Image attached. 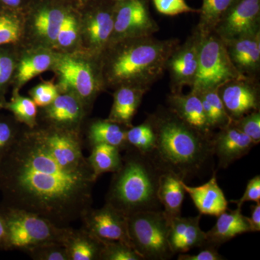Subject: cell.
I'll return each mask as SVG.
<instances>
[{"label":"cell","instance_id":"cell-28","mask_svg":"<svg viewBox=\"0 0 260 260\" xmlns=\"http://www.w3.org/2000/svg\"><path fill=\"white\" fill-rule=\"evenodd\" d=\"M67 14L58 9H46L39 12L35 18L38 34L50 42H56L58 32Z\"/></svg>","mask_w":260,"mask_h":260},{"label":"cell","instance_id":"cell-21","mask_svg":"<svg viewBox=\"0 0 260 260\" xmlns=\"http://www.w3.org/2000/svg\"><path fill=\"white\" fill-rule=\"evenodd\" d=\"M82 115L81 103L78 98L70 94L58 95L46 109V116L53 125L64 129H74L73 126L79 123Z\"/></svg>","mask_w":260,"mask_h":260},{"label":"cell","instance_id":"cell-20","mask_svg":"<svg viewBox=\"0 0 260 260\" xmlns=\"http://www.w3.org/2000/svg\"><path fill=\"white\" fill-rule=\"evenodd\" d=\"M182 179L170 172H162L159 179L158 198L169 222L180 216L186 191L182 186Z\"/></svg>","mask_w":260,"mask_h":260},{"label":"cell","instance_id":"cell-27","mask_svg":"<svg viewBox=\"0 0 260 260\" xmlns=\"http://www.w3.org/2000/svg\"><path fill=\"white\" fill-rule=\"evenodd\" d=\"M234 0H203L198 28L203 35L214 32L217 24Z\"/></svg>","mask_w":260,"mask_h":260},{"label":"cell","instance_id":"cell-40","mask_svg":"<svg viewBox=\"0 0 260 260\" xmlns=\"http://www.w3.org/2000/svg\"><path fill=\"white\" fill-rule=\"evenodd\" d=\"M18 135L15 126L11 122L0 119V162L11 148Z\"/></svg>","mask_w":260,"mask_h":260},{"label":"cell","instance_id":"cell-16","mask_svg":"<svg viewBox=\"0 0 260 260\" xmlns=\"http://www.w3.org/2000/svg\"><path fill=\"white\" fill-rule=\"evenodd\" d=\"M168 103L169 109L184 122L205 136L213 137V130L208 124L201 99L198 93L191 91L186 95L172 93Z\"/></svg>","mask_w":260,"mask_h":260},{"label":"cell","instance_id":"cell-32","mask_svg":"<svg viewBox=\"0 0 260 260\" xmlns=\"http://www.w3.org/2000/svg\"><path fill=\"white\" fill-rule=\"evenodd\" d=\"M100 260H144L133 246L121 242H102Z\"/></svg>","mask_w":260,"mask_h":260},{"label":"cell","instance_id":"cell-45","mask_svg":"<svg viewBox=\"0 0 260 260\" xmlns=\"http://www.w3.org/2000/svg\"><path fill=\"white\" fill-rule=\"evenodd\" d=\"M0 250H10L6 225L1 213H0Z\"/></svg>","mask_w":260,"mask_h":260},{"label":"cell","instance_id":"cell-41","mask_svg":"<svg viewBox=\"0 0 260 260\" xmlns=\"http://www.w3.org/2000/svg\"><path fill=\"white\" fill-rule=\"evenodd\" d=\"M230 202L235 203L239 208H242L246 202H260V176L256 175L248 181L245 191L240 199L231 200Z\"/></svg>","mask_w":260,"mask_h":260},{"label":"cell","instance_id":"cell-11","mask_svg":"<svg viewBox=\"0 0 260 260\" xmlns=\"http://www.w3.org/2000/svg\"><path fill=\"white\" fill-rule=\"evenodd\" d=\"M83 228L102 242H121L132 246L127 229V217L112 205L90 208L81 218Z\"/></svg>","mask_w":260,"mask_h":260},{"label":"cell","instance_id":"cell-14","mask_svg":"<svg viewBox=\"0 0 260 260\" xmlns=\"http://www.w3.org/2000/svg\"><path fill=\"white\" fill-rule=\"evenodd\" d=\"M223 42L237 71L253 80L260 68V31Z\"/></svg>","mask_w":260,"mask_h":260},{"label":"cell","instance_id":"cell-19","mask_svg":"<svg viewBox=\"0 0 260 260\" xmlns=\"http://www.w3.org/2000/svg\"><path fill=\"white\" fill-rule=\"evenodd\" d=\"M148 90V88L136 85H121L114 93V103L108 119L127 127L132 126V120Z\"/></svg>","mask_w":260,"mask_h":260},{"label":"cell","instance_id":"cell-30","mask_svg":"<svg viewBox=\"0 0 260 260\" xmlns=\"http://www.w3.org/2000/svg\"><path fill=\"white\" fill-rule=\"evenodd\" d=\"M52 63V57L48 53H38L27 56L19 64L17 80L19 85H23L37 75L49 69Z\"/></svg>","mask_w":260,"mask_h":260},{"label":"cell","instance_id":"cell-38","mask_svg":"<svg viewBox=\"0 0 260 260\" xmlns=\"http://www.w3.org/2000/svg\"><path fill=\"white\" fill-rule=\"evenodd\" d=\"M78 23L74 17L67 15L58 32L56 42L63 47L73 45L78 38Z\"/></svg>","mask_w":260,"mask_h":260},{"label":"cell","instance_id":"cell-10","mask_svg":"<svg viewBox=\"0 0 260 260\" xmlns=\"http://www.w3.org/2000/svg\"><path fill=\"white\" fill-rule=\"evenodd\" d=\"M203 34L196 28L186 42L177 47L167 62L172 93H181L184 86L191 87L198 70Z\"/></svg>","mask_w":260,"mask_h":260},{"label":"cell","instance_id":"cell-39","mask_svg":"<svg viewBox=\"0 0 260 260\" xmlns=\"http://www.w3.org/2000/svg\"><path fill=\"white\" fill-rule=\"evenodd\" d=\"M58 95L56 87L49 82L37 85L31 91L32 101L37 107H40L50 105Z\"/></svg>","mask_w":260,"mask_h":260},{"label":"cell","instance_id":"cell-43","mask_svg":"<svg viewBox=\"0 0 260 260\" xmlns=\"http://www.w3.org/2000/svg\"><path fill=\"white\" fill-rule=\"evenodd\" d=\"M223 256L219 254L218 248L213 246H205L195 254L181 253L178 256V260H223Z\"/></svg>","mask_w":260,"mask_h":260},{"label":"cell","instance_id":"cell-17","mask_svg":"<svg viewBox=\"0 0 260 260\" xmlns=\"http://www.w3.org/2000/svg\"><path fill=\"white\" fill-rule=\"evenodd\" d=\"M182 186L200 215L218 217L228 210L229 202L219 186L216 172H214L209 180L202 185L189 186L183 181Z\"/></svg>","mask_w":260,"mask_h":260},{"label":"cell","instance_id":"cell-33","mask_svg":"<svg viewBox=\"0 0 260 260\" xmlns=\"http://www.w3.org/2000/svg\"><path fill=\"white\" fill-rule=\"evenodd\" d=\"M198 95L209 104L215 117V129H222L230 124L232 119L225 110L218 93V89L203 92Z\"/></svg>","mask_w":260,"mask_h":260},{"label":"cell","instance_id":"cell-22","mask_svg":"<svg viewBox=\"0 0 260 260\" xmlns=\"http://www.w3.org/2000/svg\"><path fill=\"white\" fill-rule=\"evenodd\" d=\"M64 244L70 260H100L103 243L83 227H72Z\"/></svg>","mask_w":260,"mask_h":260},{"label":"cell","instance_id":"cell-47","mask_svg":"<svg viewBox=\"0 0 260 260\" xmlns=\"http://www.w3.org/2000/svg\"><path fill=\"white\" fill-rule=\"evenodd\" d=\"M3 107H4V104H3V103L0 102V109Z\"/></svg>","mask_w":260,"mask_h":260},{"label":"cell","instance_id":"cell-1","mask_svg":"<svg viewBox=\"0 0 260 260\" xmlns=\"http://www.w3.org/2000/svg\"><path fill=\"white\" fill-rule=\"evenodd\" d=\"M35 126L18 133L0 162L3 205L72 227L91 208L96 177L75 130Z\"/></svg>","mask_w":260,"mask_h":260},{"label":"cell","instance_id":"cell-6","mask_svg":"<svg viewBox=\"0 0 260 260\" xmlns=\"http://www.w3.org/2000/svg\"><path fill=\"white\" fill-rule=\"evenodd\" d=\"M170 222L164 210L139 212L127 217L132 246L143 259L167 260L174 255L169 242Z\"/></svg>","mask_w":260,"mask_h":260},{"label":"cell","instance_id":"cell-36","mask_svg":"<svg viewBox=\"0 0 260 260\" xmlns=\"http://www.w3.org/2000/svg\"><path fill=\"white\" fill-rule=\"evenodd\" d=\"M20 30V23L17 18L5 13L0 14V47L18 41Z\"/></svg>","mask_w":260,"mask_h":260},{"label":"cell","instance_id":"cell-5","mask_svg":"<svg viewBox=\"0 0 260 260\" xmlns=\"http://www.w3.org/2000/svg\"><path fill=\"white\" fill-rule=\"evenodd\" d=\"M0 213L6 225L10 250L26 253L48 243H64L72 228H60L37 214L3 205Z\"/></svg>","mask_w":260,"mask_h":260},{"label":"cell","instance_id":"cell-15","mask_svg":"<svg viewBox=\"0 0 260 260\" xmlns=\"http://www.w3.org/2000/svg\"><path fill=\"white\" fill-rule=\"evenodd\" d=\"M58 70L64 85L73 89L78 96L89 100L95 95L96 78L88 63L66 56L60 61Z\"/></svg>","mask_w":260,"mask_h":260},{"label":"cell","instance_id":"cell-9","mask_svg":"<svg viewBox=\"0 0 260 260\" xmlns=\"http://www.w3.org/2000/svg\"><path fill=\"white\" fill-rule=\"evenodd\" d=\"M260 0H234L214 32L223 41L260 31Z\"/></svg>","mask_w":260,"mask_h":260},{"label":"cell","instance_id":"cell-46","mask_svg":"<svg viewBox=\"0 0 260 260\" xmlns=\"http://www.w3.org/2000/svg\"><path fill=\"white\" fill-rule=\"evenodd\" d=\"M3 4L10 8H16L20 5L21 0H0Z\"/></svg>","mask_w":260,"mask_h":260},{"label":"cell","instance_id":"cell-31","mask_svg":"<svg viewBox=\"0 0 260 260\" xmlns=\"http://www.w3.org/2000/svg\"><path fill=\"white\" fill-rule=\"evenodd\" d=\"M4 107L13 113L18 121L24 123L28 127L32 128L37 125V106L32 99L15 93L10 102L5 104Z\"/></svg>","mask_w":260,"mask_h":260},{"label":"cell","instance_id":"cell-23","mask_svg":"<svg viewBox=\"0 0 260 260\" xmlns=\"http://www.w3.org/2000/svg\"><path fill=\"white\" fill-rule=\"evenodd\" d=\"M119 123L107 120H96L90 124L88 138L91 146L98 144H108L121 150L129 148L126 139L128 128Z\"/></svg>","mask_w":260,"mask_h":260},{"label":"cell","instance_id":"cell-44","mask_svg":"<svg viewBox=\"0 0 260 260\" xmlns=\"http://www.w3.org/2000/svg\"><path fill=\"white\" fill-rule=\"evenodd\" d=\"M251 232H259L260 231V202L251 206L250 217H247Z\"/></svg>","mask_w":260,"mask_h":260},{"label":"cell","instance_id":"cell-8","mask_svg":"<svg viewBox=\"0 0 260 260\" xmlns=\"http://www.w3.org/2000/svg\"><path fill=\"white\" fill-rule=\"evenodd\" d=\"M158 23L143 0H124L114 14L112 39L118 40L150 37L158 32Z\"/></svg>","mask_w":260,"mask_h":260},{"label":"cell","instance_id":"cell-26","mask_svg":"<svg viewBox=\"0 0 260 260\" xmlns=\"http://www.w3.org/2000/svg\"><path fill=\"white\" fill-rule=\"evenodd\" d=\"M126 139L129 148H134L143 155L149 156L155 145V133L149 118L138 126H130L126 130Z\"/></svg>","mask_w":260,"mask_h":260},{"label":"cell","instance_id":"cell-2","mask_svg":"<svg viewBox=\"0 0 260 260\" xmlns=\"http://www.w3.org/2000/svg\"><path fill=\"white\" fill-rule=\"evenodd\" d=\"M148 118L156 138L148 158L162 172L172 173L185 181L211 169L212 138L188 125L169 109H158Z\"/></svg>","mask_w":260,"mask_h":260},{"label":"cell","instance_id":"cell-35","mask_svg":"<svg viewBox=\"0 0 260 260\" xmlns=\"http://www.w3.org/2000/svg\"><path fill=\"white\" fill-rule=\"evenodd\" d=\"M231 124L247 135L256 145L260 142V112L259 111L249 113L237 119L232 120Z\"/></svg>","mask_w":260,"mask_h":260},{"label":"cell","instance_id":"cell-42","mask_svg":"<svg viewBox=\"0 0 260 260\" xmlns=\"http://www.w3.org/2000/svg\"><path fill=\"white\" fill-rule=\"evenodd\" d=\"M15 68V61L10 54L0 51V91L10 81Z\"/></svg>","mask_w":260,"mask_h":260},{"label":"cell","instance_id":"cell-18","mask_svg":"<svg viewBox=\"0 0 260 260\" xmlns=\"http://www.w3.org/2000/svg\"><path fill=\"white\" fill-rule=\"evenodd\" d=\"M250 232L247 217L242 213V208L223 212L218 216L216 223L206 232L207 243L205 246L218 248L237 236Z\"/></svg>","mask_w":260,"mask_h":260},{"label":"cell","instance_id":"cell-13","mask_svg":"<svg viewBox=\"0 0 260 260\" xmlns=\"http://www.w3.org/2000/svg\"><path fill=\"white\" fill-rule=\"evenodd\" d=\"M212 142L219 169H227L233 162L247 155L256 145L251 138L231 123L214 133Z\"/></svg>","mask_w":260,"mask_h":260},{"label":"cell","instance_id":"cell-29","mask_svg":"<svg viewBox=\"0 0 260 260\" xmlns=\"http://www.w3.org/2000/svg\"><path fill=\"white\" fill-rule=\"evenodd\" d=\"M202 215L190 217L185 232L180 240L172 248L174 254L177 253H186L194 248H203L206 245V232H203L200 228V222Z\"/></svg>","mask_w":260,"mask_h":260},{"label":"cell","instance_id":"cell-3","mask_svg":"<svg viewBox=\"0 0 260 260\" xmlns=\"http://www.w3.org/2000/svg\"><path fill=\"white\" fill-rule=\"evenodd\" d=\"M161 171L146 155L129 148L114 173L106 203L126 217L139 212L161 210L158 187Z\"/></svg>","mask_w":260,"mask_h":260},{"label":"cell","instance_id":"cell-37","mask_svg":"<svg viewBox=\"0 0 260 260\" xmlns=\"http://www.w3.org/2000/svg\"><path fill=\"white\" fill-rule=\"evenodd\" d=\"M153 2L158 13L169 16L197 12L186 4L185 0H153Z\"/></svg>","mask_w":260,"mask_h":260},{"label":"cell","instance_id":"cell-7","mask_svg":"<svg viewBox=\"0 0 260 260\" xmlns=\"http://www.w3.org/2000/svg\"><path fill=\"white\" fill-rule=\"evenodd\" d=\"M246 78L233 64L225 43L215 32L203 36L199 61L191 91L198 94L214 89L232 80Z\"/></svg>","mask_w":260,"mask_h":260},{"label":"cell","instance_id":"cell-4","mask_svg":"<svg viewBox=\"0 0 260 260\" xmlns=\"http://www.w3.org/2000/svg\"><path fill=\"white\" fill-rule=\"evenodd\" d=\"M124 41L109 62L108 79L148 89L167 70L169 57L179 45L178 39L159 40L153 36Z\"/></svg>","mask_w":260,"mask_h":260},{"label":"cell","instance_id":"cell-25","mask_svg":"<svg viewBox=\"0 0 260 260\" xmlns=\"http://www.w3.org/2000/svg\"><path fill=\"white\" fill-rule=\"evenodd\" d=\"M114 15L108 11L97 12L86 24V32L90 44L95 47H104L112 39Z\"/></svg>","mask_w":260,"mask_h":260},{"label":"cell","instance_id":"cell-24","mask_svg":"<svg viewBox=\"0 0 260 260\" xmlns=\"http://www.w3.org/2000/svg\"><path fill=\"white\" fill-rule=\"evenodd\" d=\"M121 150L108 144H98L91 147L88 161L96 179L105 173H114L122 164Z\"/></svg>","mask_w":260,"mask_h":260},{"label":"cell","instance_id":"cell-12","mask_svg":"<svg viewBox=\"0 0 260 260\" xmlns=\"http://www.w3.org/2000/svg\"><path fill=\"white\" fill-rule=\"evenodd\" d=\"M225 110L232 120L259 110V93L252 79L232 80L218 88Z\"/></svg>","mask_w":260,"mask_h":260},{"label":"cell","instance_id":"cell-34","mask_svg":"<svg viewBox=\"0 0 260 260\" xmlns=\"http://www.w3.org/2000/svg\"><path fill=\"white\" fill-rule=\"evenodd\" d=\"M26 253L35 260H70L66 246L62 242L48 243Z\"/></svg>","mask_w":260,"mask_h":260}]
</instances>
